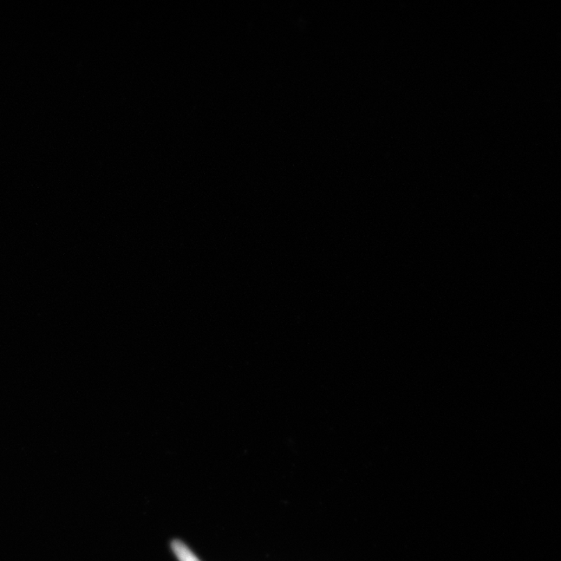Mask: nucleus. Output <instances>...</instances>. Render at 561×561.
I'll return each instance as SVG.
<instances>
[{"mask_svg": "<svg viewBox=\"0 0 561 561\" xmlns=\"http://www.w3.org/2000/svg\"><path fill=\"white\" fill-rule=\"evenodd\" d=\"M172 549L180 561H200L189 548L180 541L172 544Z\"/></svg>", "mask_w": 561, "mask_h": 561, "instance_id": "1", "label": "nucleus"}]
</instances>
